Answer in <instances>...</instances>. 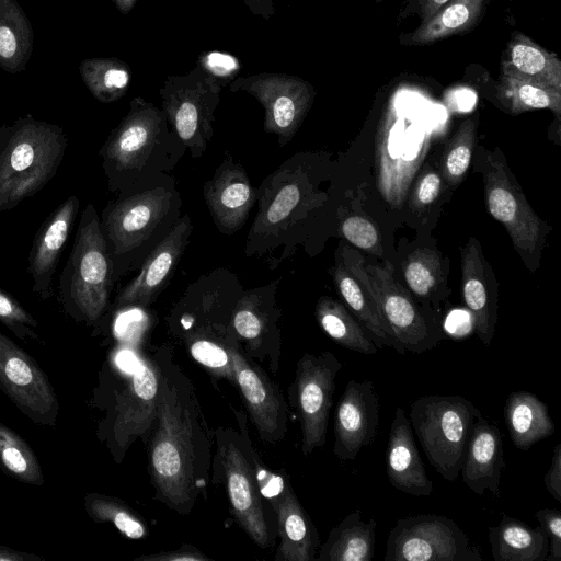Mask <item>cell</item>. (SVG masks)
<instances>
[{"instance_id": "cell-40", "label": "cell", "mask_w": 561, "mask_h": 561, "mask_svg": "<svg viewBox=\"0 0 561 561\" xmlns=\"http://www.w3.org/2000/svg\"><path fill=\"white\" fill-rule=\"evenodd\" d=\"M232 340L237 339L228 336L217 340L215 336L197 333L188 339V352L194 360L207 368L213 376L226 378L236 383L231 354L228 347Z\"/></svg>"}, {"instance_id": "cell-16", "label": "cell", "mask_w": 561, "mask_h": 561, "mask_svg": "<svg viewBox=\"0 0 561 561\" xmlns=\"http://www.w3.org/2000/svg\"><path fill=\"white\" fill-rule=\"evenodd\" d=\"M159 370L154 359L140 357L115 405L108 445L119 462L137 438H148L157 421Z\"/></svg>"}, {"instance_id": "cell-7", "label": "cell", "mask_w": 561, "mask_h": 561, "mask_svg": "<svg viewBox=\"0 0 561 561\" xmlns=\"http://www.w3.org/2000/svg\"><path fill=\"white\" fill-rule=\"evenodd\" d=\"M341 257L405 351L421 354L439 344L444 335L397 283L391 263L365 265L363 256L348 247H343Z\"/></svg>"}, {"instance_id": "cell-10", "label": "cell", "mask_w": 561, "mask_h": 561, "mask_svg": "<svg viewBox=\"0 0 561 561\" xmlns=\"http://www.w3.org/2000/svg\"><path fill=\"white\" fill-rule=\"evenodd\" d=\"M383 560L482 561V554L451 518L421 514L396 522L388 535Z\"/></svg>"}, {"instance_id": "cell-55", "label": "cell", "mask_w": 561, "mask_h": 561, "mask_svg": "<svg viewBox=\"0 0 561 561\" xmlns=\"http://www.w3.org/2000/svg\"><path fill=\"white\" fill-rule=\"evenodd\" d=\"M374 1H375V3H377V4H378V3H381V2H382V1H385V0H374Z\"/></svg>"}, {"instance_id": "cell-41", "label": "cell", "mask_w": 561, "mask_h": 561, "mask_svg": "<svg viewBox=\"0 0 561 561\" xmlns=\"http://www.w3.org/2000/svg\"><path fill=\"white\" fill-rule=\"evenodd\" d=\"M403 274L409 288L416 296L427 298L440 277L439 256L431 249H419L408 255Z\"/></svg>"}, {"instance_id": "cell-52", "label": "cell", "mask_w": 561, "mask_h": 561, "mask_svg": "<svg viewBox=\"0 0 561 561\" xmlns=\"http://www.w3.org/2000/svg\"><path fill=\"white\" fill-rule=\"evenodd\" d=\"M42 560L35 554L16 551L5 546H0V561H34Z\"/></svg>"}, {"instance_id": "cell-37", "label": "cell", "mask_w": 561, "mask_h": 561, "mask_svg": "<svg viewBox=\"0 0 561 561\" xmlns=\"http://www.w3.org/2000/svg\"><path fill=\"white\" fill-rule=\"evenodd\" d=\"M0 469L23 483L43 485V471L35 453L13 430L0 423Z\"/></svg>"}, {"instance_id": "cell-2", "label": "cell", "mask_w": 561, "mask_h": 561, "mask_svg": "<svg viewBox=\"0 0 561 561\" xmlns=\"http://www.w3.org/2000/svg\"><path fill=\"white\" fill-rule=\"evenodd\" d=\"M186 151L162 110L135 96L99 151L111 192L142 188L165 176Z\"/></svg>"}, {"instance_id": "cell-12", "label": "cell", "mask_w": 561, "mask_h": 561, "mask_svg": "<svg viewBox=\"0 0 561 561\" xmlns=\"http://www.w3.org/2000/svg\"><path fill=\"white\" fill-rule=\"evenodd\" d=\"M342 367L337 357L328 351L319 355L306 353L297 363L290 400L300 420L305 456L325 444L335 378Z\"/></svg>"}, {"instance_id": "cell-33", "label": "cell", "mask_w": 561, "mask_h": 561, "mask_svg": "<svg viewBox=\"0 0 561 561\" xmlns=\"http://www.w3.org/2000/svg\"><path fill=\"white\" fill-rule=\"evenodd\" d=\"M34 48L32 24L18 0H0V68L25 70Z\"/></svg>"}, {"instance_id": "cell-44", "label": "cell", "mask_w": 561, "mask_h": 561, "mask_svg": "<svg viewBox=\"0 0 561 561\" xmlns=\"http://www.w3.org/2000/svg\"><path fill=\"white\" fill-rule=\"evenodd\" d=\"M341 233L357 249L381 256L382 244L378 228L368 219L351 216L341 224Z\"/></svg>"}, {"instance_id": "cell-13", "label": "cell", "mask_w": 561, "mask_h": 561, "mask_svg": "<svg viewBox=\"0 0 561 561\" xmlns=\"http://www.w3.org/2000/svg\"><path fill=\"white\" fill-rule=\"evenodd\" d=\"M229 90L244 91L262 104L264 130L276 135L280 146L294 138L316 98V90L310 82L278 72L237 77Z\"/></svg>"}, {"instance_id": "cell-29", "label": "cell", "mask_w": 561, "mask_h": 561, "mask_svg": "<svg viewBox=\"0 0 561 561\" xmlns=\"http://www.w3.org/2000/svg\"><path fill=\"white\" fill-rule=\"evenodd\" d=\"M504 421L514 446L520 450H528L556 431L547 404L528 391L510 393L504 404Z\"/></svg>"}, {"instance_id": "cell-24", "label": "cell", "mask_w": 561, "mask_h": 561, "mask_svg": "<svg viewBox=\"0 0 561 561\" xmlns=\"http://www.w3.org/2000/svg\"><path fill=\"white\" fill-rule=\"evenodd\" d=\"M504 467L502 434L496 425L480 416L473 423L459 473L473 493L482 495L488 490L497 499Z\"/></svg>"}, {"instance_id": "cell-47", "label": "cell", "mask_w": 561, "mask_h": 561, "mask_svg": "<svg viewBox=\"0 0 561 561\" xmlns=\"http://www.w3.org/2000/svg\"><path fill=\"white\" fill-rule=\"evenodd\" d=\"M442 188V176L433 169L426 170L415 184L413 192L414 205L425 207L433 204Z\"/></svg>"}, {"instance_id": "cell-11", "label": "cell", "mask_w": 561, "mask_h": 561, "mask_svg": "<svg viewBox=\"0 0 561 561\" xmlns=\"http://www.w3.org/2000/svg\"><path fill=\"white\" fill-rule=\"evenodd\" d=\"M216 437L231 513L254 543L268 548L272 531L250 456L251 443L230 428H219Z\"/></svg>"}, {"instance_id": "cell-8", "label": "cell", "mask_w": 561, "mask_h": 561, "mask_svg": "<svg viewBox=\"0 0 561 561\" xmlns=\"http://www.w3.org/2000/svg\"><path fill=\"white\" fill-rule=\"evenodd\" d=\"M221 87L197 66L183 76H168L160 88L169 125L193 158L204 154L214 135Z\"/></svg>"}, {"instance_id": "cell-1", "label": "cell", "mask_w": 561, "mask_h": 561, "mask_svg": "<svg viewBox=\"0 0 561 561\" xmlns=\"http://www.w3.org/2000/svg\"><path fill=\"white\" fill-rule=\"evenodd\" d=\"M154 360L159 390L149 445L151 480L161 502L187 515L207 485L211 437L188 377L168 351H159Z\"/></svg>"}, {"instance_id": "cell-17", "label": "cell", "mask_w": 561, "mask_h": 561, "mask_svg": "<svg viewBox=\"0 0 561 561\" xmlns=\"http://www.w3.org/2000/svg\"><path fill=\"white\" fill-rule=\"evenodd\" d=\"M403 119L390 104L380 119L376 134V184L382 198L393 208L404 202L409 187L430 148V136L412 137L403 151L398 149L399 134Z\"/></svg>"}, {"instance_id": "cell-31", "label": "cell", "mask_w": 561, "mask_h": 561, "mask_svg": "<svg viewBox=\"0 0 561 561\" xmlns=\"http://www.w3.org/2000/svg\"><path fill=\"white\" fill-rule=\"evenodd\" d=\"M275 283L247 291L233 306L231 314L232 334L247 343L250 350L259 351L272 328H275Z\"/></svg>"}, {"instance_id": "cell-27", "label": "cell", "mask_w": 561, "mask_h": 561, "mask_svg": "<svg viewBox=\"0 0 561 561\" xmlns=\"http://www.w3.org/2000/svg\"><path fill=\"white\" fill-rule=\"evenodd\" d=\"M488 531L494 561H543L549 552V539L540 526L531 527L505 514Z\"/></svg>"}, {"instance_id": "cell-45", "label": "cell", "mask_w": 561, "mask_h": 561, "mask_svg": "<svg viewBox=\"0 0 561 561\" xmlns=\"http://www.w3.org/2000/svg\"><path fill=\"white\" fill-rule=\"evenodd\" d=\"M300 199V190L295 183L285 185L268 206L261 224L276 226L287 219Z\"/></svg>"}, {"instance_id": "cell-46", "label": "cell", "mask_w": 561, "mask_h": 561, "mask_svg": "<svg viewBox=\"0 0 561 561\" xmlns=\"http://www.w3.org/2000/svg\"><path fill=\"white\" fill-rule=\"evenodd\" d=\"M549 539L547 561H561V513L556 508H540L535 514Z\"/></svg>"}, {"instance_id": "cell-50", "label": "cell", "mask_w": 561, "mask_h": 561, "mask_svg": "<svg viewBox=\"0 0 561 561\" xmlns=\"http://www.w3.org/2000/svg\"><path fill=\"white\" fill-rule=\"evenodd\" d=\"M138 560L145 561H205L210 560L197 549L191 546H183L178 550L159 552L156 554L142 556Z\"/></svg>"}, {"instance_id": "cell-32", "label": "cell", "mask_w": 561, "mask_h": 561, "mask_svg": "<svg viewBox=\"0 0 561 561\" xmlns=\"http://www.w3.org/2000/svg\"><path fill=\"white\" fill-rule=\"evenodd\" d=\"M333 278L339 294L369 334L378 350L389 346L404 355L405 350L394 337L389 325L381 317L365 288L341 261L333 271Z\"/></svg>"}, {"instance_id": "cell-49", "label": "cell", "mask_w": 561, "mask_h": 561, "mask_svg": "<svg viewBox=\"0 0 561 561\" xmlns=\"http://www.w3.org/2000/svg\"><path fill=\"white\" fill-rule=\"evenodd\" d=\"M547 491L557 500L561 502V444H557L553 453L550 467L543 478Z\"/></svg>"}, {"instance_id": "cell-28", "label": "cell", "mask_w": 561, "mask_h": 561, "mask_svg": "<svg viewBox=\"0 0 561 561\" xmlns=\"http://www.w3.org/2000/svg\"><path fill=\"white\" fill-rule=\"evenodd\" d=\"M501 69L561 92L560 59L520 32L512 33Z\"/></svg>"}, {"instance_id": "cell-5", "label": "cell", "mask_w": 561, "mask_h": 561, "mask_svg": "<svg viewBox=\"0 0 561 561\" xmlns=\"http://www.w3.org/2000/svg\"><path fill=\"white\" fill-rule=\"evenodd\" d=\"M113 263L95 207L83 208L72 250L59 277V296L76 321L95 324L113 288Z\"/></svg>"}, {"instance_id": "cell-18", "label": "cell", "mask_w": 561, "mask_h": 561, "mask_svg": "<svg viewBox=\"0 0 561 561\" xmlns=\"http://www.w3.org/2000/svg\"><path fill=\"white\" fill-rule=\"evenodd\" d=\"M236 385H238L260 438L270 444L280 442L287 431L288 410L278 388L260 367L240 352L237 340L228 344Z\"/></svg>"}, {"instance_id": "cell-23", "label": "cell", "mask_w": 561, "mask_h": 561, "mask_svg": "<svg viewBox=\"0 0 561 561\" xmlns=\"http://www.w3.org/2000/svg\"><path fill=\"white\" fill-rule=\"evenodd\" d=\"M386 472L390 484L407 494L428 496L433 482L427 477L405 411L397 407L390 425Z\"/></svg>"}, {"instance_id": "cell-20", "label": "cell", "mask_w": 561, "mask_h": 561, "mask_svg": "<svg viewBox=\"0 0 561 561\" xmlns=\"http://www.w3.org/2000/svg\"><path fill=\"white\" fill-rule=\"evenodd\" d=\"M193 225L188 214L180 217L164 238L150 251L138 275L117 295L115 306L147 307L154 301L188 244Z\"/></svg>"}, {"instance_id": "cell-39", "label": "cell", "mask_w": 561, "mask_h": 561, "mask_svg": "<svg viewBox=\"0 0 561 561\" xmlns=\"http://www.w3.org/2000/svg\"><path fill=\"white\" fill-rule=\"evenodd\" d=\"M477 125L478 114L465 119L444 148L440 172L445 182L451 186L463 180L472 161Z\"/></svg>"}, {"instance_id": "cell-21", "label": "cell", "mask_w": 561, "mask_h": 561, "mask_svg": "<svg viewBox=\"0 0 561 561\" xmlns=\"http://www.w3.org/2000/svg\"><path fill=\"white\" fill-rule=\"evenodd\" d=\"M203 192L215 226L225 234L243 227L256 201V191L245 170L230 158L205 182Z\"/></svg>"}, {"instance_id": "cell-51", "label": "cell", "mask_w": 561, "mask_h": 561, "mask_svg": "<svg viewBox=\"0 0 561 561\" xmlns=\"http://www.w3.org/2000/svg\"><path fill=\"white\" fill-rule=\"evenodd\" d=\"M248 9L256 16L264 20H271L276 9L274 0H242Z\"/></svg>"}, {"instance_id": "cell-38", "label": "cell", "mask_w": 561, "mask_h": 561, "mask_svg": "<svg viewBox=\"0 0 561 561\" xmlns=\"http://www.w3.org/2000/svg\"><path fill=\"white\" fill-rule=\"evenodd\" d=\"M84 506L94 522L111 523L129 539H142L148 534L147 525L141 517L119 499L88 493Z\"/></svg>"}, {"instance_id": "cell-30", "label": "cell", "mask_w": 561, "mask_h": 561, "mask_svg": "<svg viewBox=\"0 0 561 561\" xmlns=\"http://www.w3.org/2000/svg\"><path fill=\"white\" fill-rule=\"evenodd\" d=\"M377 520L363 519L355 508L331 529L316 560L371 561L375 553Z\"/></svg>"}, {"instance_id": "cell-36", "label": "cell", "mask_w": 561, "mask_h": 561, "mask_svg": "<svg viewBox=\"0 0 561 561\" xmlns=\"http://www.w3.org/2000/svg\"><path fill=\"white\" fill-rule=\"evenodd\" d=\"M87 89L101 103H113L128 91L131 69L116 57L87 58L79 65Z\"/></svg>"}, {"instance_id": "cell-4", "label": "cell", "mask_w": 561, "mask_h": 561, "mask_svg": "<svg viewBox=\"0 0 561 561\" xmlns=\"http://www.w3.org/2000/svg\"><path fill=\"white\" fill-rule=\"evenodd\" d=\"M0 214L34 196L55 176L67 148L64 128L31 114L0 126Z\"/></svg>"}, {"instance_id": "cell-35", "label": "cell", "mask_w": 561, "mask_h": 561, "mask_svg": "<svg viewBox=\"0 0 561 561\" xmlns=\"http://www.w3.org/2000/svg\"><path fill=\"white\" fill-rule=\"evenodd\" d=\"M496 90L502 104L513 114L547 108L560 119L561 92L506 71L501 72Z\"/></svg>"}, {"instance_id": "cell-3", "label": "cell", "mask_w": 561, "mask_h": 561, "mask_svg": "<svg viewBox=\"0 0 561 561\" xmlns=\"http://www.w3.org/2000/svg\"><path fill=\"white\" fill-rule=\"evenodd\" d=\"M169 175L136 191L118 195L102 211L100 221L119 279L145 252L148 255L180 218L181 197ZM147 257V256H146Z\"/></svg>"}, {"instance_id": "cell-22", "label": "cell", "mask_w": 561, "mask_h": 561, "mask_svg": "<svg viewBox=\"0 0 561 561\" xmlns=\"http://www.w3.org/2000/svg\"><path fill=\"white\" fill-rule=\"evenodd\" d=\"M79 208V198L68 196L46 218L34 238L27 271L33 279L32 290L41 299L53 295V277Z\"/></svg>"}, {"instance_id": "cell-53", "label": "cell", "mask_w": 561, "mask_h": 561, "mask_svg": "<svg viewBox=\"0 0 561 561\" xmlns=\"http://www.w3.org/2000/svg\"><path fill=\"white\" fill-rule=\"evenodd\" d=\"M122 14H128L138 0H111Z\"/></svg>"}, {"instance_id": "cell-9", "label": "cell", "mask_w": 561, "mask_h": 561, "mask_svg": "<svg viewBox=\"0 0 561 561\" xmlns=\"http://www.w3.org/2000/svg\"><path fill=\"white\" fill-rule=\"evenodd\" d=\"M477 156L490 215L505 227L522 256L533 255L545 239L546 222L530 207L499 148L491 152L478 147Z\"/></svg>"}, {"instance_id": "cell-25", "label": "cell", "mask_w": 561, "mask_h": 561, "mask_svg": "<svg viewBox=\"0 0 561 561\" xmlns=\"http://www.w3.org/2000/svg\"><path fill=\"white\" fill-rule=\"evenodd\" d=\"M462 296L480 341L489 346L496 322V302L488 289L480 243L470 238L461 250Z\"/></svg>"}, {"instance_id": "cell-19", "label": "cell", "mask_w": 561, "mask_h": 561, "mask_svg": "<svg viewBox=\"0 0 561 561\" xmlns=\"http://www.w3.org/2000/svg\"><path fill=\"white\" fill-rule=\"evenodd\" d=\"M379 426V398L371 380L351 379L334 415L333 454L341 460H354L363 447L375 440Z\"/></svg>"}, {"instance_id": "cell-48", "label": "cell", "mask_w": 561, "mask_h": 561, "mask_svg": "<svg viewBox=\"0 0 561 561\" xmlns=\"http://www.w3.org/2000/svg\"><path fill=\"white\" fill-rule=\"evenodd\" d=\"M447 1L449 0H402L398 20L402 21L414 15L421 20V23H423Z\"/></svg>"}, {"instance_id": "cell-42", "label": "cell", "mask_w": 561, "mask_h": 561, "mask_svg": "<svg viewBox=\"0 0 561 561\" xmlns=\"http://www.w3.org/2000/svg\"><path fill=\"white\" fill-rule=\"evenodd\" d=\"M0 322L24 342L39 341L36 319L10 293L1 288Z\"/></svg>"}, {"instance_id": "cell-26", "label": "cell", "mask_w": 561, "mask_h": 561, "mask_svg": "<svg viewBox=\"0 0 561 561\" xmlns=\"http://www.w3.org/2000/svg\"><path fill=\"white\" fill-rule=\"evenodd\" d=\"M490 0H449L410 33L401 34L403 46H423L466 33L480 22Z\"/></svg>"}, {"instance_id": "cell-54", "label": "cell", "mask_w": 561, "mask_h": 561, "mask_svg": "<svg viewBox=\"0 0 561 561\" xmlns=\"http://www.w3.org/2000/svg\"><path fill=\"white\" fill-rule=\"evenodd\" d=\"M1 147H2V137L0 135V151H1Z\"/></svg>"}, {"instance_id": "cell-15", "label": "cell", "mask_w": 561, "mask_h": 561, "mask_svg": "<svg viewBox=\"0 0 561 561\" xmlns=\"http://www.w3.org/2000/svg\"><path fill=\"white\" fill-rule=\"evenodd\" d=\"M0 389L32 422L54 426L59 402L36 360L0 332Z\"/></svg>"}, {"instance_id": "cell-6", "label": "cell", "mask_w": 561, "mask_h": 561, "mask_svg": "<svg viewBox=\"0 0 561 561\" xmlns=\"http://www.w3.org/2000/svg\"><path fill=\"white\" fill-rule=\"evenodd\" d=\"M481 411L458 396L427 394L413 401L410 423L434 469L447 481L460 474L473 423Z\"/></svg>"}, {"instance_id": "cell-34", "label": "cell", "mask_w": 561, "mask_h": 561, "mask_svg": "<svg viewBox=\"0 0 561 561\" xmlns=\"http://www.w3.org/2000/svg\"><path fill=\"white\" fill-rule=\"evenodd\" d=\"M316 318L321 329L336 344L365 355L377 353L378 347L364 327L340 301L321 297L316 306Z\"/></svg>"}, {"instance_id": "cell-43", "label": "cell", "mask_w": 561, "mask_h": 561, "mask_svg": "<svg viewBox=\"0 0 561 561\" xmlns=\"http://www.w3.org/2000/svg\"><path fill=\"white\" fill-rule=\"evenodd\" d=\"M196 66L221 88L230 85L243 68L238 57L221 50L201 53Z\"/></svg>"}, {"instance_id": "cell-14", "label": "cell", "mask_w": 561, "mask_h": 561, "mask_svg": "<svg viewBox=\"0 0 561 561\" xmlns=\"http://www.w3.org/2000/svg\"><path fill=\"white\" fill-rule=\"evenodd\" d=\"M250 456L261 494L268 500L276 515L280 542L275 559L278 561L314 560L320 543L317 528L287 479L266 469L252 446Z\"/></svg>"}]
</instances>
